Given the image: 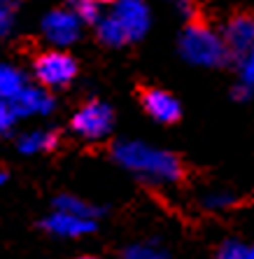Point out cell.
Wrapping results in <instances>:
<instances>
[{"mask_svg":"<svg viewBox=\"0 0 254 259\" xmlns=\"http://www.w3.org/2000/svg\"><path fill=\"white\" fill-rule=\"evenodd\" d=\"M231 201H233V196L229 192H210L203 199V205L210 208V210H224V208L231 205Z\"/></svg>","mask_w":254,"mask_h":259,"instance_id":"cell-19","label":"cell"},{"mask_svg":"<svg viewBox=\"0 0 254 259\" xmlns=\"http://www.w3.org/2000/svg\"><path fill=\"white\" fill-rule=\"evenodd\" d=\"M180 54L189 63L206 68L224 66L229 61V49H226L224 37L203 24H189L182 30Z\"/></svg>","mask_w":254,"mask_h":259,"instance_id":"cell-2","label":"cell"},{"mask_svg":"<svg viewBox=\"0 0 254 259\" xmlns=\"http://www.w3.org/2000/svg\"><path fill=\"white\" fill-rule=\"evenodd\" d=\"M26 84V77L17 68L12 66H0V101H10L17 96L19 89Z\"/></svg>","mask_w":254,"mask_h":259,"instance_id":"cell-13","label":"cell"},{"mask_svg":"<svg viewBox=\"0 0 254 259\" xmlns=\"http://www.w3.org/2000/svg\"><path fill=\"white\" fill-rule=\"evenodd\" d=\"M59 143V136L54 131H30L24 133L19 140V150L24 154H40V152H52Z\"/></svg>","mask_w":254,"mask_h":259,"instance_id":"cell-12","label":"cell"},{"mask_svg":"<svg viewBox=\"0 0 254 259\" xmlns=\"http://www.w3.org/2000/svg\"><path fill=\"white\" fill-rule=\"evenodd\" d=\"M217 254L222 259H254V245L242 241H226Z\"/></svg>","mask_w":254,"mask_h":259,"instance_id":"cell-17","label":"cell"},{"mask_svg":"<svg viewBox=\"0 0 254 259\" xmlns=\"http://www.w3.org/2000/svg\"><path fill=\"white\" fill-rule=\"evenodd\" d=\"M42 33L52 45L68 47L82 33V21H79V17L73 10H52L42 19Z\"/></svg>","mask_w":254,"mask_h":259,"instance_id":"cell-5","label":"cell"},{"mask_svg":"<svg viewBox=\"0 0 254 259\" xmlns=\"http://www.w3.org/2000/svg\"><path fill=\"white\" fill-rule=\"evenodd\" d=\"M17 12V0H0V35H5L14 24Z\"/></svg>","mask_w":254,"mask_h":259,"instance_id":"cell-18","label":"cell"},{"mask_svg":"<svg viewBox=\"0 0 254 259\" xmlns=\"http://www.w3.org/2000/svg\"><path fill=\"white\" fill-rule=\"evenodd\" d=\"M98 3H115V0H98Z\"/></svg>","mask_w":254,"mask_h":259,"instance_id":"cell-24","label":"cell"},{"mask_svg":"<svg viewBox=\"0 0 254 259\" xmlns=\"http://www.w3.org/2000/svg\"><path fill=\"white\" fill-rule=\"evenodd\" d=\"M142 105H145L147 115L151 119L161 121V124H173L180 119V103L175 96H170L164 89H147L142 94Z\"/></svg>","mask_w":254,"mask_h":259,"instance_id":"cell-10","label":"cell"},{"mask_svg":"<svg viewBox=\"0 0 254 259\" xmlns=\"http://www.w3.org/2000/svg\"><path fill=\"white\" fill-rule=\"evenodd\" d=\"M238 59H240V63H238L240 82H238V87L233 89V96H236L238 101H247L254 94V45L247 52H242Z\"/></svg>","mask_w":254,"mask_h":259,"instance_id":"cell-11","label":"cell"},{"mask_svg":"<svg viewBox=\"0 0 254 259\" xmlns=\"http://www.w3.org/2000/svg\"><path fill=\"white\" fill-rule=\"evenodd\" d=\"M126 257H135V259H154V257H168V252H159L154 245H135V247H128Z\"/></svg>","mask_w":254,"mask_h":259,"instance_id":"cell-20","label":"cell"},{"mask_svg":"<svg viewBox=\"0 0 254 259\" xmlns=\"http://www.w3.org/2000/svg\"><path fill=\"white\" fill-rule=\"evenodd\" d=\"M115 21L121 26L126 40H140L149 28V12L142 0H115V10H112Z\"/></svg>","mask_w":254,"mask_h":259,"instance_id":"cell-6","label":"cell"},{"mask_svg":"<svg viewBox=\"0 0 254 259\" xmlns=\"http://www.w3.org/2000/svg\"><path fill=\"white\" fill-rule=\"evenodd\" d=\"M5 182H7V173H5V170H0V187H3Z\"/></svg>","mask_w":254,"mask_h":259,"instance_id":"cell-23","label":"cell"},{"mask_svg":"<svg viewBox=\"0 0 254 259\" xmlns=\"http://www.w3.org/2000/svg\"><path fill=\"white\" fill-rule=\"evenodd\" d=\"M98 37H100V42L108 45V47H121V45H126V35H124V30L121 26L115 21V17L110 14L105 19H98Z\"/></svg>","mask_w":254,"mask_h":259,"instance_id":"cell-14","label":"cell"},{"mask_svg":"<svg viewBox=\"0 0 254 259\" xmlns=\"http://www.w3.org/2000/svg\"><path fill=\"white\" fill-rule=\"evenodd\" d=\"M222 37H224L229 54L240 56L242 52H247L254 45V19L249 17V14H236V17H231Z\"/></svg>","mask_w":254,"mask_h":259,"instance_id":"cell-9","label":"cell"},{"mask_svg":"<svg viewBox=\"0 0 254 259\" xmlns=\"http://www.w3.org/2000/svg\"><path fill=\"white\" fill-rule=\"evenodd\" d=\"M70 10L77 14L82 24H96L100 19L98 0H70Z\"/></svg>","mask_w":254,"mask_h":259,"instance_id":"cell-16","label":"cell"},{"mask_svg":"<svg viewBox=\"0 0 254 259\" xmlns=\"http://www.w3.org/2000/svg\"><path fill=\"white\" fill-rule=\"evenodd\" d=\"M14 121H17V115L12 112L10 103H7V101H0V133H7V131H10V128L14 126Z\"/></svg>","mask_w":254,"mask_h":259,"instance_id":"cell-21","label":"cell"},{"mask_svg":"<svg viewBox=\"0 0 254 259\" xmlns=\"http://www.w3.org/2000/svg\"><path fill=\"white\" fill-rule=\"evenodd\" d=\"M54 210H66V212H73V215H79V217H91V220H96L100 215L96 205L86 203V201L77 199V196H59L54 201Z\"/></svg>","mask_w":254,"mask_h":259,"instance_id":"cell-15","label":"cell"},{"mask_svg":"<svg viewBox=\"0 0 254 259\" xmlns=\"http://www.w3.org/2000/svg\"><path fill=\"white\" fill-rule=\"evenodd\" d=\"M33 72L35 79L44 89H61L68 87L77 75V63L70 54L54 49V52H44L35 59L33 63Z\"/></svg>","mask_w":254,"mask_h":259,"instance_id":"cell-3","label":"cell"},{"mask_svg":"<svg viewBox=\"0 0 254 259\" xmlns=\"http://www.w3.org/2000/svg\"><path fill=\"white\" fill-rule=\"evenodd\" d=\"M115 159L149 182H175L182 175V163L175 154L149 147L138 140H124L115 145Z\"/></svg>","mask_w":254,"mask_h":259,"instance_id":"cell-1","label":"cell"},{"mask_svg":"<svg viewBox=\"0 0 254 259\" xmlns=\"http://www.w3.org/2000/svg\"><path fill=\"white\" fill-rule=\"evenodd\" d=\"M73 131L84 140H103L112 131V110L100 101H91L75 112L70 121Z\"/></svg>","mask_w":254,"mask_h":259,"instance_id":"cell-4","label":"cell"},{"mask_svg":"<svg viewBox=\"0 0 254 259\" xmlns=\"http://www.w3.org/2000/svg\"><path fill=\"white\" fill-rule=\"evenodd\" d=\"M10 108L17 117H28V115H49L54 110V98L49 96L40 87H28L24 84L19 89L17 96L10 98Z\"/></svg>","mask_w":254,"mask_h":259,"instance_id":"cell-8","label":"cell"},{"mask_svg":"<svg viewBox=\"0 0 254 259\" xmlns=\"http://www.w3.org/2000/svg\"><path fill=\"white\" fill-rule=\"evenodd\" d=\"M168 3L175 7L182 17H194V12H196V3H194V0H168Z\"/></svg>","mask_w":254,"mask_h":259,"instance_id":"cell-22","label":"cell"},{"mask_svg":"<svg viewBox=\"0 0 254 259\" xmlns=\"http://www.w3.org/2000/svg\"><path fill=\"white\" fill-rule=\"evenodd\" d=\"M44 231L52 236H61V238H79V236H89L91 231H96V220L91 217H79L66 210H54L49 217H44L42 222Z\"/></svg>","mask_w":254,"mask_h":259,"instance_id":"cell-7","label":"cell"}]
</instances>
